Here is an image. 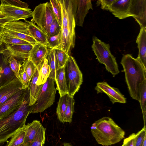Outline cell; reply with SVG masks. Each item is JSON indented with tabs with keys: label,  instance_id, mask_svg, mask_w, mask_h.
Wrapping results in <instances>:
<instances>
[{
	"label": "cell",
	"instance_id": "obj_1",
	"mask_svg": "<svg viewBox=\"0 0 146 146\" xmlns=\"http://www.w3.org/2000/svg\"><path fill=\"white\" fill-rule=\"evenodd\" d=\"M120 63L130 95L138 101L140 85L146 81V69L137 58H135L129 54L123 55Z\"/></svg>",
	"mask_w": 146,
	"mask_h": 146
},
{
	"label": "cell",
	"instance_id": "obj_2",
	"mask_svg": "<svg viewBox=\"0 0 146 146\" xmlns=\"http://www.w3.org/2000/svg\"><path fill=\"white\" fill-rule=\"evenodd\" d=\"M29 91L19 108L8 116L0 119V144L8 141L20 128L25 125L27 118L32 111L34 104L30 106Z\"/></svg>",
	"mask_w": 146,
	"mask_h": 146
},
{
	"label": "cell",
	"instance_id": "obj_3",
	"mask_svg": "<svg viewBox=\"0 0 146 146\" xmlns=\"http://www.w3.org/2000/svg\"><path fill=\"white\" fill-rule=\"evenodd\" d=\"M90 128L97 143L103 146H108L118 143L124 138L125 134L112 119L107 117L96 121Z\"/></svg>",
	"mask_w": 146,
	"mask_h": 146
},
{
	"label": "cell",
	"instance_id": "obj_4",
	"mask_svg": "<svg viewBox=\"0 0 146 146\" xmlns=\"http://www.w3.org/2000/svg\"><path fill=\"white\" fill-rule=\"evenodd\" d=\"M92 41V48L96 56V59L100 63L104 64L106 70L115 77L119 71L116 58L110 51L109 44L95 36L93 37Z\"/></svg>",
	"mask_w": 146,
	"mask_h": 146
},
{
	"label": "cell",
	"instance_id": "obj_5",
	"mask_svg": "<svg viewBox=\"0 0 146 146\" xmlns=\"http://www.w3.org/2000/svg\"><path fill=\"white\" fill-rule=\"evenodd\" d=\"M54 82V80L48 78L42 84L31 113L42 112L53 104L57 90L55 88Z\"/></svg>",
	"mask_w": 146,
	"mask_h": 146
},
{
	"label": "cell",
	"instance_id": "obj_6",
	"mask_svg": "<svg viewBox=\"0 0 146 146\" xmlns=\"http://www.w3.org/2000/svg\"><path fill=\"white\" fill-rule=\"evenodd\" d=\"M32 17L31 21L36 23L46 34L48 27L56 19L52 5L48 2L36 6L33 11Z\"/></svg>",
	"mask_w": 146,
	"mask_h": 146
},
{
	"label": "cell",
	"instance_id": "obj_7",
	"mask_svg": "<svg viewBox=\"0 0 146 146\" xmlns=\"http://www.w3.org/2000/svg\"><path fill=\"white\" fill-rule=\"evenodd\" d=\"M28 26V23L26 21L24 22L19 20L12 21L3 25V32L33 45L36 42L30 36Z\"/></svg>",
	"mask_w": 146,
	"mask_h": 146
},
{
	"label": "cell",
	"instance_id": "obj_8",
	"mask_svg": "<svg viewBox=\"0 0 146 146\" xmlns=\"http://www.w3.org/2000/svg\"><path fill=\"white\" fill-rule=\"evenodd\" d=\"M28 88L22 89L13 95L0 106V119L19 109L25 100Z\"/></svg>",
	"mask_w": 146,
	"mask_h": 146
},
{
	"label": "cell",
	"instance_id": "obj_9",
	"mask_svg": "<svg viewBox=\"0 0 146 146\" xmlns=\"http://www.w3.org/2000/svg\"><path fill=\"white\" fill-rule=\"evenodd\" d=\"M0 5L1 13L6 17L13 19L14 21L25 20L32 17L33 11L31 9L17 7L8 3L6 0H1Z\"/></svg>",
	"mask_w": 146,
	"mask_h": 146
},
{
	"label": "cell",
	"instance_id": "obj_10",
	"mask_svg": "<svg viewBox=\"0 0 146 146\" xmlns=\"http://www.w3.org/2000/svg\"><path fill=\"white\" fill-rule=\"evenodd\" d=\"M6 48L0 51L4 56H11L21 64L29 58L33 45H6Z\"/></svg>",
	"mask_w": 146,
	"mask_h": 146
},
{
	"label": "cell",
	"instance_id": "obj_11",
	"mask_svg": "<svg viewBox=\"0 0 146 146\" xmlns=\"http://www.w3.org/2000/svg\"><path fill=\"white\" fill-rule=\"evenodd\" d=\"M62 11L61 28H66L72 33L75 34L76 26L72 0H59Z\"/></svg>",
	"mask_w": 146,
	"mask_h": 146
},
{
	"label": "cell",
	"instance_id": "obj_12",
	"mask_svg": "<svg viewBox=\"0 0 146 146\" xmlns=\"http://www.w3.org/2000/svg\"><path fill=\"white\" fill-rule=\"evenodd\" d=\"M76 25L82 27L85 17L90 9H93L90 0H72Z\"/></svg>",
	"mask_w": 146,
	"mask_h": 146
},
{
	"label": "cell",
	"instance_id": "obj_13",
	"mask_svg": "<svg viewBox=\"0 0 146 146\" xmlns=\"http://www.w3.org/2000/svg\"><path fill=\"white\" fill-rule=\"evenodd\" d=\"M95 89L98 94L104 93L106 94L113 104L115 103H125L126 102V98L118 89L111 86L106 82L97 83Z\"/></svg>",
	"mask_w": 146,
	"mask_h": 146
},
{
	"label": "cell",
	"instance_id": "obj_14",
	"mask_svg": "<svg viewBox=\"0 0 146 146\" xmlns=\"http://www.w3.org/2000/svg\"><path fill=\"white\" fill-rule=\"evenodd\" d=\"M130 12L141 28H146V0H132Z\"/></svg>",
	"mask_w": 146,
	"mask_h": 146
},
{
	"label": "cell",
	"instance_id": "obj_15",
	"mask_svg": "<svg viewBox=\"0 0 146 146\" xmlns=\"http://www.w3.org/2000/svg\"><path fill=\"white\" fill-rule=\"evenodd\" d=\"M132 0H115L112 4L110 11L119 19L132 17L130 7Z\"/></svg>",
	"mask_w": 146,
	"mask_h": 146
},
{
	"label": "cell",
	"instance_id": "obj_16",
	"mask_svg": "<svg viewBox=\"0 0 146 146\" xmlns=\"http://www.w3.org/2000/svg\"><path fill=\"white\" fill-rule=\"evenodd\" d=\"M16 78L10 68L8 58L3 57L0 59V87Z\"/></svg>",
	"mask_w": 146,
	"mask_h": 146
},
{
	"label": "cell",
	"instance_id": "obj_17",
	"mask_svg": "<svg viewBox=\"0 0 146 146\" xmlns=\"http://www.w3.org/2000/svg\"><path fill=\"white\" fill-rule=\"evenodd\" d=\"M62 28V39L60 45L56 48L61 50L69 55L75 45V34L66 28Z\"/></svg>",
	"mask_w": 146,
	"mask_h": 146
},
{
	"label": "cell",
	"instance_id": "obj_18",
	"mask_svg": "<svg viewBox=\"0 0 146 146\" xmlns=\"http://www.w3.org/2000/svg\"><path fill=\"white\" fill-rule=\"evenodd\" d=\"M48 50L46 46L36 43L33 45L28 59L36 67L46 58Z\"/></svg>",
	"mask_w": 146,
	"mask_h": 146
},
{
	"label": "cell",
	"instance_id": "obj_19",
	"mask_svg": "<svg viewBox=\"0 0 146 146\" xmlns=\"http://www.w3.org/2000/svg\"><path fill=\"white\" fill-rule=\"evenodd\" d=\"M139 53L137 58L146 69V28H141L137 38Z\"/></svg>",
	"mask_w": 146,
	"mask_h": 146
},
{
	"label": "cell",
	"instance_id": "obj_20",
	"mask_svg": "<svg viewBox=\"0 0 146 146\" xmlns=\"http://www.w3.org/2000/svg\"><path fill=\"white\" fill-rule=\"evenodd\" d=\"M25 21L28 24V29L30 36L35 40L37 43L47 46L46 34L33 22L26 20Z\"/></svg>",
	"mask_w": 146,
	"mask_h": 146
},
{
	"label": "cell",
	"instance_id": "obj_21",
	"mask_svg": "<svg viewBox=\"0 0 146 146\" xmlns=\"http://www.w3.org/2000/svg\"><path fill=\"white\" fill-rule=\"evenodd\" d=\"M55 81L56 84V89L58 91L60 97L68 94V89L66 76L65 66L58 70Z\"/></svg>",
	"mask_w": 146,
	"mask_h": 146
},
{
	"label": "cell",
	"instance_id": "obj_22",
	"mask_svg": "<svg viewBox=\"0 0 146 146\" xmlns=\"http://www.w3.org/2000/svg\"><path fill=\"white\" fill-rule=\"evenodd\" d=\"M38 76V72L36 69L28 88L29 92L30 106L35 103L42 88V84L38 85L36 84Z\"/></svg>",
	"mask_w": 146,
	"mask_h": 146
},
{
	"label": "cell",
	"instance_id": "obj_23",
	"mask_svg": "<svg viewBox=\"0 0 146 146\" xmlns=\"http://www.w3.org/2000/svg\"><path fill=\"white\" fill-rule=\"evenodd\" d=\"M24 143L29 146L37 133L42 125L40 121L34 120L27 125Z\"/></svg>",
	"mask_w": 146,
	"mask_h": 146
},
{
	"label": "cell",
	"instance_id": "obj_24",
	"mask_svg": "<svg viewBox=\"0 0 146 146\" xmlns=\"http://www.w3.org/2000/svg\"><path fill=\"white\" fill-rule=\"evenodd\" d=\"M46 58L49 66L50 72L48 78L54 80L55 81L58 70L59 69L56 54L54 49H48Z\"/></svg>",
	"mask_w": 146,
	"mask_h": 146
},
{
	"label": "cell",
	"instance_id": "obj_25",
	"mask_svg": "<svg viewBox=\"0 0 146 146\" xmlns=\"http://www.w3.org/2000/svg\"><path fill=\"white\" fill-rule=\"evenodd\" d=\"M36 68L38 72L36 84L38 85L43 84L46 82L50 72L46 58L42 60Z\"/></svg>",
	"mask_w": 146,
	"mask_h": 146
},
{
	"label": "cell",
	"instance_id": "obj_26",
	"mask_svg": "<svg viewBox=\"0 0 146 146\" xmlns=\"http://www.w3.org/2000/svg\"><path fill=\"white\" fill-rule=\"evenodd\" d=\"M67 61L69 64L71 72L75 82L80 88L83 82L82 73L73 57L70 56Z\"/></svg>",
	"mask_w": 146,
	"mask_h": 146
},
{
	"label": "cell",
	"instance_id": "obj_27",
	"mask_svg": "<svg viewBox=\"0 0 146 146\" xmlns=\"http://www.w3.org/2000/svg\"><path fill=\"white\" fill-rule=\"evenodd\" d=\"M66 76L68 89V96L73 97L79 89L72 75L68 63L67 61L65 66Z\"/></svg>",
	"mask_w": 146,
	"mask_h": 146
},
{
	"label": "cell",
	"instance_id": "obj_28",
	"mask_svg": "<svg viewBox=\"0 0 146 146\" xmlns=\"http://www.w3.org/2000/svg\"><path fill=\"white\" fill-rule=\"evenodd\" d=\"M27 125L19 129L7 142L6 146H16L23 143L25 138Z\"/></svg>",
	"mask_w": 146,
	"mask_h": 146
},
{
	"label": "cell",
	"instance_id": "obj_29",
	"mask_svg": "<svg viewBox=\"0 0 146 146\" xmlns=\"http://www.w3.org/2000/svg\"><path fill=\"white\" fill-rule=\"evenodd\" d=\"M139 102L143 115L144 126H146V81L141 84L140 86Z\"/></svg>",
	"mask_w": 146,
	"mask_h": 146
},
{
	"label": "cell",
	"instance_id": "obj_30",
	"mask_svg": "<svg viewBox=\"0 0 146 146\" xmlns=\"http://www.w3.org/2000/svg\"><path fill=\"white\" fill-rule=\"evenodd\" d=\"M68 94L60 97L58 102L56 112L59 120L63 123V118L67 103Z\"/></svg>",
	"mask_w": 146,
	"mask_h": 146
},
{
	"label": "cell",
	"instance_id": "obj_31",
	"mask_svg": "<svg viewBox=\"0 0 146 146\" xmlns=\"http://www.w3.org/2000/svg\"><path fill=\"white\" fill-rule=\"evenodd\" d=\"M2 39L3 42L6 45L31 44L27 41L15 37L3 32H2Z\"/></svg>",
	"mask_w": 146,
	"mask_h": 146
},
{
	"label": "cell",
	"instance_id": "obj_32",
	"mask_svg": "<svg viewBox=\"0 0 146 146\" xmlns=\"http://www.w3.org/2000/svg\"><path fill=\"white\" fill-rule=\"evenodd\" d=\"M23 85L17 78L0 87V100L7 93L15 88Z\"/></svg>",
	"mask_w": 146,
	"mask_h": 146
},
{
	"label": "cell",
	"instance_id": "obj_33",
	"mask_svg": "<svg viewBox=\"0 0 146 146\" xmlns=\"http://www.w3.org/2000/svg\"><path fill=\"white\" fill-rule=\"evenodd\" d=\"M74 100L73 97L68 96L67 103L63 118V123H71L72 121V117L74 112Z\"/></svg>",
	"mask_w": 146,
	"mask_h": 146
},
{
	"label": "cell",
	"instance_id": "obj_34",
	"mask_svg": "<svg viewBox=\"0 0 146 146\" xmlns=\"http://www.w3.org/2000/svg\"><path fill=\"white\" fill-rule=\"evenodd\" d=\"M45 131L46 128L42 125L34 139L29 146H44L45 141Z\"/></svg>",
	"mask_w": 146,
	"mask_h": 146
},
{
	"label": "cell",
	"instance_id": "obj_35",
	"mask_svg": "<svg viewBox=\"0 0 146 146\" xmlns=\"http://www.w3.org/2000/svg\"><path fill=\"white\" fill-rule=\"evenodd\" d=\"M62 35L61 28L60 32L58 35L51 36H47V47H48L50 49H56L60 44Z\"/></svg>",
	"mask_w": 146,
	"mask_h": 146
},
{
	"label": "cell",
	"instance_id": "obj_36",
	"mask_svg": "<svg viewBox=\"0 0 146 146\" xmlns=\"http://www.w3.org/2000/svg\"><path fill=\"white\" fill-rule=\"evenodd\" d=\"M56 19L61 27L62 25V11L61 5L59 0L50 1Z\"/></svg>",
	"mask_w": 146,
	"mask_h": 146
},
{
	"label": "cell",
	"instance_id": "obj_37",
	"mask_svg": "<svg viewBox=\"0 0 146 146\" xmlns=\"http://www.w3.org/2000/svg\"><path fill=\"white\" fill-rule=\"evenodd\" d=\"M27 76L28 80L30 82L36 70V68L33 62L28 58L22 64Z\"/></svg>",
	"mask_w": 146,
	"mask_h": 146
},
{
	"label": "cell",
	"instance_id": "obj_38",
	"mask_svg": "<svg viewBox=\"0 0 146 146\" xmlns=\"http://www.w3.org/2000/svg\"><path fill=\"white\" fill-rule=\"evenodd\" d=\"M8 58L10 68L17 78L20 81L19 71L21 64L12 56H4Z\"/></svg>",
	"mask_w": 146,
	"mask_h": 146
},
{
	"label": "cell",
	"instance_id": "obj_39",
	"mask_svg": "<svg viewBox=\"0 0 146 146\" xmlns=\"http://www.w3.org/2000/svg\"><path fill=\"white\" fill-rule=\"evenodd\" d=\"M56 54L59 68L64 66L69 56V55L62 50L54 49Z\"/></svg>",
	"mask_w": 146,
	"mask_h": 146
},
{
	"label": "cell",
	"instance_id": "obj_40",
	"mask_svg": "<svg viewBox=\"0 0 146 146\" xmlns=\"http://www.w3.org/2000/svg\"><path fill=\"white\" fill-rule=\"evenodd\" d=\"M61 29V27L55 19L48 27L46 34L48 36H53L58 35Z\"/></svg>",
	"mask_w": 146,
	"mask_h": 146
},
{
	"label": "cell",
	"instance_id": "obj_41",
	"mask_svg": "<svg viewBox=\"0 0 146 146\" xmlns=\"http://www.w3.org/2000/svg\"><path fill=\"white\" fill-rule=\"evenodd\" d=\"M146 138V126L136 133L135 138L134 146H142L145 139Z\"/></svg>",
	"mask_w": 146,
	"mask_h": 146
},
{
	"label": "cell",
	"instance_id": "obj_42",
	"mask_svg": "<svg viewBox=\"0 0 146 146\" xmlns=\"http://www.w3.org/2000/svg\"><path fill=\"white\" fill-rule=\"evenodd\" d=\"M19 74L20 78V82L24 88H27L30 82L28 79L24 67L22 64L20 68Z\"/></svg>",
	"mask_w": 146,
	"mask_h": 146
},
{
	"label": "cell",
	"instance_id": "obj_43",
	"mask_svg": "<svg viewBox=\"0 0 146 146\" xmlns=\"http://www.w3.org/2000/svg\"><path fill=\"white\" fill-rule=\"evenodd\" d=\"M115 0H99L97 1V6L101 5V8L103 10L110 11L111 6Z\"/></svg>",
	"mask_w": 146,
	"mask_h": 146
},
{
	"label": "cell",
	"instance_id": "obj_44",
	"mask_svg": "<svg viewBox=\"0 0 146 146\" xmlns=\"http://www.w3.org/2000/svg\"><path fill=\"white\" fill-rule=\"evenodd\" d=\"M136 133H133L125 139L122 145L123 146H134L135 138Z\"/></svg>",
	"mask_w": 146,
	"mask_h": 146
},
{
	"label": "cell",
	"instance_id": "obj_45",
	"mask_svg": "<svg viewBox=\"0 0 146 146\" xmlns=\"http://www.w3.org/2000/svg\"><path fill=\"white\" fill-rule=\"evenodd\" d=\"M9 3L17 7L24 9H28L29 5L25 2L19 0H6Z\"/></svg>",
	"mask_w": 146,
	"mask_h": 146
},
{
	"label": "cell",
	"instance_id": "obj_46",
	"mask_svg": "<svg viewBox=\"0 0 146 146\" xmlns=\"http://www.w3.org/2000/svg\"><path fill=\"white\" fill-rule=\"evenodd\" d=\"M14 20L11 18L7 17L0 19V25H3L7 23L14 21Z\"/></svg>",
	"mask_w": 146,
	"mask_h": 146
},
{
	"label": "cell",
	"instance_id": "obj_47",
	"mask_svg": "<svg viewBox=\"0 0 146 146\" xmlns=\"http://www.w3.org/2000/svg\"><path fill=\"white\" fill-rule=\"evenodd\" d=\"M2 32L3 31L0 32V47L3 43L2 39Z\"/></svg>",
	"mask_w": 146,
	"mask_h": 146
},
{
	"label": "cell",
	"instance_id": "obj_48",
	"mask_svg": "<svg viewBox=\"0 0 146 146\" xmlns=\"http://www.w3.org/2000/svg\"><path fill=\"white\" fill-rule=\"evenodd\" d=\"M63 146H73L70 143H64L63 144Z\"/></svg>",
	"mask_w": 146,
	"mask_h": 146
},
{
	"label": "cell",
	"instance_id": "obj_49",
	"mask_svg": "<svg viewBox=\"0 0 146 146\" xmlns=\"http://www.w3.org/2000/svg\"><path fill=\"white\" fill-rule=\"evenodd\" d=\"M16 146H28L27 144H25L24 143H23L18 145H17Z\"/></svg>",
	"mask_w": 146,
	"mask_h": 146
},
{
	"label": "cell",
	"instance_id": "obj_50",
	"mask_svg": "<svg viewBox=\"0 0 146 146\" xmlns=\"http://www.w3.org/2000/svg\"><path fill=\"white\" fill-rule=\"evenodd\" d=\"M6 16H5L1 13H0V19L1 18H5Z\"/></svg>",
	"mask_w": 146,
	"mask_h": 146
},
{
	"label": "cell",
	"instance_id": "obj_51",
	"mask_svg": "<svg viewBox=\"0 0 146 146\" xmlns=\"http://www.w3.org/2000/svg\"><path fill=\"white\" fill-rule=\"evenodd\" d=\"M0 25V32H2L3 31V27L2 25Z\"/></svg>",
	"mask_w": 146,
	"mask_h": 146
},
{
	"label": "cell",
	"instance_id": "obj_52",
	"mask_svg": "<svg viewBox=\"0 0 146 146\" xmlns=\"http://www.w3.org/2000/svg\"><path fill=\"white\" fill-rule=\"evenodd\" d=\"M0 13H1V5H0Z\"/></svg>",
	"mask_w": 146,
	"mask_h": 146
},
{
	"label": "cell",
	"instance_id": "obj_53",
	"mask_svg": "<svg viewBox=\"0 0 146 146\" xmlns=\"http://www.w3.org/2000/svg\"><path fill=\"white\" fill-rule=\"evenodd\" d=\"M121 146H123V145H122Z\"/></svg>",
	"mask_w": 146,
	"mask_h": 146
},
{
	"label": "cell",
	"instance_id": "obj_54",
	"mask_svg": "<svg viewBox=\"0 0 146 146\" xmlns=\"http://www.w3.org/2000/svg\"></svg>",
	"mask_w": 146,
	"mask_h": 146
},
{
	"label": "cell",
	"instance_id": "obj_55",
	"mask_svg": "<svg viewBox=\"0 0 146 146\" xmlns=\"http://www.w3.org/2000/svg\"></svg>",
	"mask_w": 146,
	"mask_h": 146
}]
</instances>
